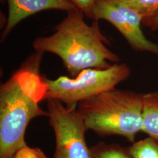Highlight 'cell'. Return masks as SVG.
I'll list each match as a JSON object with an SVG mask.
<instances>
[{"instance_id":"6da1fadb","label":"cell","mask_w":158,"mask_h":158,"mask_svg":"<svg viewBox=\"0 0 158 158\" xmlns=\"http://www.w3.org/2000/svg\"><path fill=\"white\" fill-rule=\"evenodd\" d=\"M43 53L35 52L0 87V158H13L27 146L25 133L31 119L47 116L40 107L47 85L40 73Z\"/></svg>"},{"instance_id":"7a4b0ae2","label":"cell","mask_w":158,"mask_h":158,"mask_svg":"<svg viewBox=\"0 0 158 158\" xmlns=\"http://www.w3.org/2000/svg\"><path fill=\"white\" fill-rule=\"evenodd\" d=\"M84 16L78 8L68 12L54 27V34L37 37L32 45L35 52H49L60 57L73 78L86 69H107L120 61L106 46L109 40L101 32L98 21L89 25Z\"/></svg>"},{"instance_id":"3957f363","label":"cell","mask_w":158,"mask_h":158,"mask_svg":"<svg viewBox=\"0 0 158 158\" xmlns=\"http://www.w3.org/2000/svg\"><path fill=\"white\" fill-rule=\"evenodd\" d=\"M143 94L114 88L78 103L88 130L100 136H123L132 143L143 131Z\"/></svg>"},{"instance_id":"277c9868","label":"cell","mask_w":158,"mask_h":158,"mask_svg":"<svg viewBox=\"0 0 158 158\" xmlns=\"http://www.w3.org/2000/svg\"><path fill=\"white\" fill-rule=\"evenodd\" d=\"M125 63H116L107 69H86L76 78L60 76L54 80L45 77L47 85L45 100H57L68 107L113 89L130 75Z\"/></svg>"},{"instance_id":"5b68a950","label":"cell","mask_w":158,"mask_h":158,"mask_svg":"<svg viewBox=\"0 0 158 158\" xmlns=\"http://www.w3.org/2000/svg\"><path fill=\"white\" fill-rule=\"evenodd\" d=\"M47 102L56 143L54 158H93L85 138L88 130L76 106L68 107L57 100Z\"/></svg>"},{"instance_id":"8992f818","label":"cell","mask_w":158,"mask_h":158,"mask_svg":"<svg viewBox=\"0 0 158 158\" xmlns=\"http://www.w3.org/2000/svg\"><path fill=\"white\" fill-rule=\"evenodd\" d=\"M92 19L106 20L114 25L134 51L158 56V44L143 35L141 28L143 18L134 10L113 0H97L92 10Z\"/></svg>"},{"instance_id":"52a82bcc","label":"cell","mask_w":158,"mask_h":158,"mask_svg":"<svg viewBox=\"0 0 158 158\" xmlns=\"http://www.w3.org/2000/svg\"><path fill=\"white\" fill-rule=\"evenodd\" d=\"M8 15L2 33L4 41L20 22L39 12L48 10L71 11L77 7L70 0H6Z\"/></svg>"},{"instance_id":"ba28073f","label":"cell","mask_w":158,"mask_h":158,"mask_svg":"<svg viewBox=\"0 0 158 158\" xmlns=\"http://www.w3.org/2000/svg\"><path fill=\"white\" fill-rule=\"evenodd\" d=\"M143 132L158 140V92L143 94Z\"/></svg>"},{"instance_id":"9c48e42d","label":"cell","mask_w":158,"mask_h":158,"mask_svg":"<svg viewBox=\"0 0 158 158\" xmlns=\"http://www.w3.org/2000/svg\"><path fill=\"white\" fill-rule=\"evenodd\" d=\"M93 158H133L128 148L118 143L99 142L90 147Z\"/></svg>"},{"instance_id":"30bf717a","label":"cell","mask_w":158,"mask_h":158,"mask_svg":"<svg viewBox=\"0 0 158 158\" xmlns=\"http://www.w3.org/2000/svg\"><path fill=\"white\" fill-rule=\"evenodd\" d=\"M128 150L133 158H158V140L148 137L135 141Z\"/></svg>"},{"instance_id":"8fae6325","label":"cell","mask_w":158,"mask_h":158,"mask_svg":"<svg viewBox=\"0 0 158 158\" xmlns=\"http://www.w3.org/2000/svg\"><path fill=\"white\" fill-rule=\"evenodd\" d=\"M134 10L141 15L143 19L158 10V0H113Z\"/></svg>"},{"instance_id":"7c38bea8","label":"cell","mask_w":158,"mask_h":158,"mask_svg":"<svg viewBox=\"0 0 158 158\" xmlns=\"http://www.w3.org/2000/svg\"><path fill=\"white\" fill-rule=\"evenodd\" d=\"M13 158H46V156L38 148H31L27 145L20 149Z\"/></svg>"},{"instance_id":"4fadbf2b","label":"cell","mask_w":158,"mask_h":158,"mask_svg":"<svg viewBox=\"0 0 158 158\" xmlns=\"http://www.w3.org/2000/svg\"><path fill=\"white\" fill-rule=\"evenodd\" d=\"M77 8L84 13L85 16L92 19V10L97 0H70Z\"/></svg>"},{"instance_id":"5bb4252c","label":"cell","mask_w":158,"mask_h":158,"mask_svg":"<svg viewBox=\"0 0 158 158\" xmlns=\"http://www.w3.org/2000/svg\"><path fill=\"white\" fill-rule=\"evenodd\" d=\"M142 24L152 31L158 30V10L149 17L142 20Z\"/></svg>"}]
</instances>
